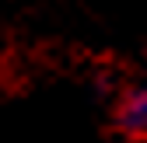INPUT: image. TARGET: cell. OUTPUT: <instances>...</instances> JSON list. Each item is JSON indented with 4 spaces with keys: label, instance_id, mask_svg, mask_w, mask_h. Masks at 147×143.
I'll return each mask as SVG.
<instances>
[{
    "label": "cell",
    "instance_id": "6da1fadb",
    "mask_svg": "<svg viewBox=\"0 0 147 143\" xmlns=\"http://www.w3.org/2000/svg\"><path fill=\"white\" fill-rule=\"evenodd\" d=\"M116 126L137 140V143H147V87H137V91H130L119 108H116Z\"/></svg>",
    "mask_w": 147,
    "mask_h": 143
}]
</instances>
